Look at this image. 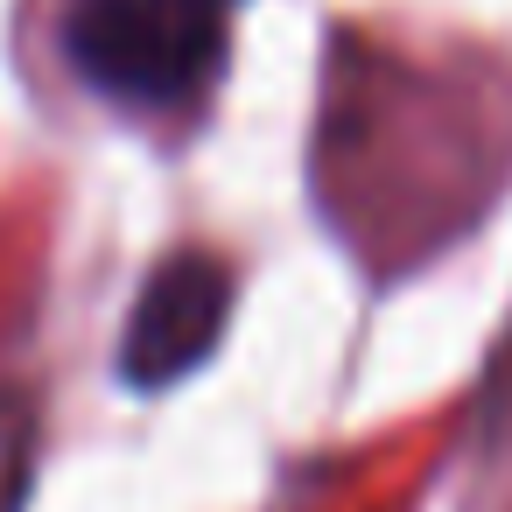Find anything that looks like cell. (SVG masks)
Returning a JSON list of instances; mask_svg holds the SVG:
<instances>
[{
  "label": "cell",
  "mask_w": 512,
  "mask_h": 512,
  "mask_svg": "<svg viewBox=\"0 0 512 512\" xmlns=\"http://www.w3.org/2000/svg\"><path fill=\"white\" fill-rule=\"evenodd\" d=\"M71 71L120 106H183L225 57L218 0H85L64 29Z\"/></svg>",
  "instance_id": "6da1fadb"
},
{
  "label": "cell",
  "mask_w": 512,
  "mask_h": 512,
  "mask_svg": "<svg viewBox=\"0 0 512 512\" xmlns=\"http://www.w3.org/2000/svg\"><path fill=\"white\" fill-rule=\"evenodd\" d=\"M225 316H232V267L211 253H169L127 316V344H120L127 386L162 393V386L190 379L211 358Z\"/></svg>",
  "instance_id": "7a4b0ae2"
}]
</instances>
